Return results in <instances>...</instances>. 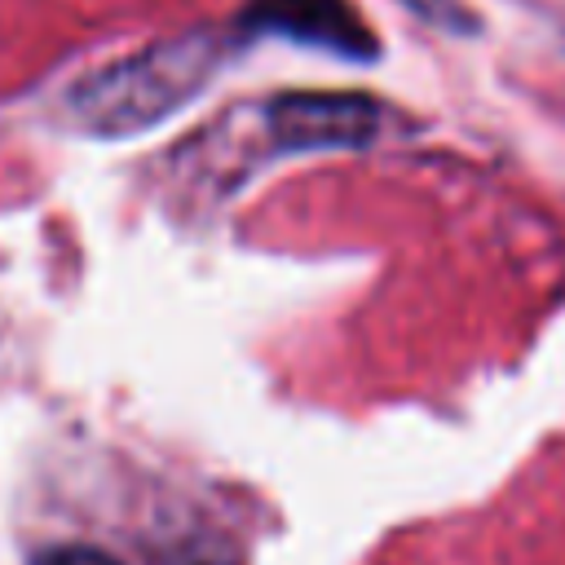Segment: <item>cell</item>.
I'll return each mask as SVG.
<instances>
[{"label":"cell","instance_id":"obj_1","mask_svg":"<svg viewBox=\"0 0 565 565\" xmlns=\"http://www.w3.org/2000/svg\"><path fill=\"white\" fill-rule=\"evenodd\" d=\"M207 66H212V49L203 40L150 49L146 57L119 62L106 75H97L93 84H84L79 106L97 124L137 128V124L168 115L177 102H185L194 93V84L207 75Z\"/></svg>","mask_w":565,"mask_h":565},{"label":"cell","instance_id":"obj_3","mask_svg":"<svg viewBox=\"0 0 565 565\" xmlns=\"http://www.w3.org/2000/svg\"><path fill=\"white\" fill-rule=\"evenodd\" d=\"M243 22L252 31H274L300 44H318L344 57H371L375 35L362 26V18L344 0H256Z\"/></svg>","mask_w":565,"mask_h":565},{"label":"cell","instance_id":"obj_2","mask_svg":"<svg viewBox=\"0 0 565 565\" xmlns=\"http://www.w3.org/2000/svg\"><path fill=\"white\" fill-rule=\"evenodd\" d=\"M282 146H362L380 128V106L362 93H282L269 102Z\"/></svg>","mask_w":565,"mask_h":565},{"label":"cell","instance_id":"obj_5","mask_svg":"<svg viewBox=\"0 0 565 565\" xmlns=\"http://www.w3.org/2000/svg\"><path fill=\"white\" fill-rule=\"evenodd\" d=\"M35 565H119V561L106 556L102 547H79V543H71V547H53V552H44Z\"/></svg>","mask_w":565,"mask_h":565},{"label":"cell","instance_id":"obj_4","mask_svg":"<svg viewBox=\"0 0 565 565\" xmlns=\"http://www.w3.org/2000/svg\"><path fill=\"white\" fill-rule=\"evenodd\" d=\"M154 565H238V556L221 543H177Z\"/></svg>","mask_w":565,"mask_h":565}]
</instances>
